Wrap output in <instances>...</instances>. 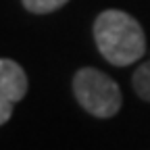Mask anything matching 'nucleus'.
<instances>
[{
  "label": "nucleus",
  "instance_id": "obj_2",
  "mask_svg": "<svg viewBox=\"0 0 150 150\" xmlns=\"http://www.w3.org/2000/svg\"><path fill=\"white\" fill-rule=\"evenodd\" d=\"M73 96L79 106L96 119H110L121 110L119 83L100 69L81 67L73 77Z\"/></svg>",
  "mask_w": 150,
  "mask_h": 150
},
{
  "label": "nucleus",
  "instance_id": "obj_5",
  "mask_svg": "<svg viewBox=\"0 0 150 150\" xmlns=\"http://www.w3.org/2000/svg\"><path fill=\"white\" fill-rule=\"evenodd\" d=\"M25 11L33 13V15H48V13H54L63 8L69 0H21Z\"/></svg>",
  "mask_w": 150,
  "mask_h": 150
},
{
  "label": "nucleus",
  "instance_id": "obj_4",
  "mask_svg": "<svg viewBox=\"0 0 150 150\" xmlns=\"http://www.w3.org/2000/svg\"><path fill=\"white\" fill-rule=\"evenodd\" d=\"M131 86H134V92L138 94V98H142L144 102H150V61L142 63L134 71Z\"/></svg>",
  "mask_w": 150,
  "mask_h": 150
},
{
  "label": "nucleus",
  "instance_id": "obj_3",
  "mask_svg": "<svg viewBox=\"0 0 150 150\" xmlns=\"http://www.w3.org/2000/svg\"><path fill=\"white\" fill-rule=\"evenodd\" d=\"M27 94V75L23 67L13 59L0 61V123H6L13 115V106Z\"/></svg>",
  "mask_w": 150,
  "mask_h": 150
},
{
  "label": "nucleus",
  "instance_id": "obj_1",
  "mask_svg": "<svg viewBox=\"0 0 150 150\" xmlns=\"http://www.w3.org/2000/svg\"><path fill=\"white\" fill-rule=\"evenodd\" d=\"M102 59L115 67H127L146 54V35L134 17L119 8L102 11L92 27Z\"/></svg>",
  "mask_w": 150,
  "mask_h": 150
}]
</instances>
